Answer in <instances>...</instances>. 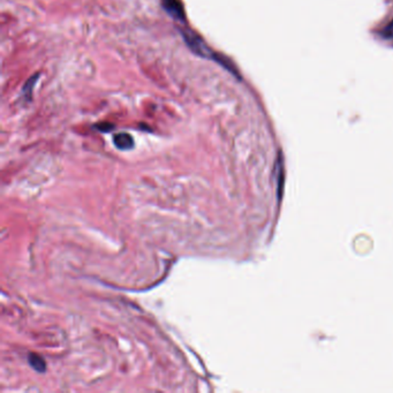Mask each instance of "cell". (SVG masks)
Listing matches in <instances>:
<instances>
[{
    "label": "cell",
    "mask_w": 393,
    "mask_h": 393,
    "mask_svg": "<svg viewBox=\"0 0 393 393\" xmlns=\"http://www.w3.org/2000/svg\"><path fill=\"white\" fill-rule=\"evenodd\" d=\"M184 37L186 39L188 46L195 52L196 55L204 57V58H214V54L209 50V47L205 45V43L197 36V35L193 34L191 32H185Z\"/></svg>",
    "instance_id": "1"
},
{
    "label": "cell",
    "mask_w": 393,
    "mask_h": 393,
    "mask_svg": "<svg viewBox=\"0 0 393 393\" xmlns=\"http://www.w3.org/2000/svg\"><path fill=\"white\" fill-rule=\"evenodd\" d=\"M162 5L173 19L178 21H185L186 19L184 7L179 0H162Z\"/></svg>",
    "instance_id": "2"
},
{
    "label": "cell",
    "mask_w": 393,
    "mask_h": 393,
    "mask_svg": "<svg viewBox=\"0 0 393 393\" xmlns=\"http://www.w3.org/2000/svg\"><path fill=\"white\" fill-rule=\"evenodd\" d=\"M29 363L32 365V368L38 373H44L46 370V363L43 357L37 354H34V353L29 355Z\"/></svg>",
    "instance_id": "4"
},
{
    "label": "cell",
    "mask_w": 393,
    "mask_h": 393,
    "mask_svg": "<svg viewBox=\"0 0 393 393\" xmlns=\"http://www.w3.org/2000/svg\"><path fill=\"white\" fill-rule=\"evenodd\" d=\"M97 128H98L99 130H103V132H109L110 129H112L113 126L110 125V123H101V125H98L97 126Z\"/></svg>",
    "instance_id": "6"
},
{
    "label": "cell",
    "mask_w": 393,
    "mask_h": 393,
    "mask_svg": "<svg viewBox=\"0 0 393 393\" xmlns=\"http://www.w3.org/2000/svg\"><path fill=\"white\" fill-rule=\"evenodd\" d=\"M36 80H38V74L35 75V76H33L27 83H25V86H24V88H23V94H24L25 96L32 94L33 88L35 87V85H36Z\"/></svg>",
    "instance_id": "5"
},
{
    "label": "cell",
    "mask_w": 393,
    "mask_h": 393,
    "mask_svg": "<svg viewBox=\"0 0 393 393\" xmlns=\"http://www.w3.org/2000/svg\"><path fill=\"white\" fill-rule=\"evenodd\" d=\"M113 143L118 149L129 150L134 147V139L127 133H119L113 136Z\"/></svg>",
    "instance_id": "3"
}]
</instances>
